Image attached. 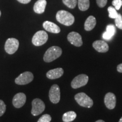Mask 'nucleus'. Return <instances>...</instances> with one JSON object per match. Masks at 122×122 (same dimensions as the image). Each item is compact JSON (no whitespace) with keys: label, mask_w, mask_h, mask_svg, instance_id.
I'll return each mask as SVG.
<instances>
[{"label":"nucleus","mask_w":122,"mask_h":122,"mask_svg":"<svg viewBox=\"0 0 122 122\" xmlns=\"http://www.w3.org/2000/svg\"><path fill=\"white\" fill-rule=\"evenodd\" d=\"M56 19L59 23L66 26H70L75 22L74 15L65 10H60L58 11L56 14Z\"/></svg>","instance_id":"1"},{"label":"nucleus","mask_w":122,"mask_h":122,"mask_svg":"<svg viewBox=\"0 0 122 122\" xmlns=\"http://www.w3.org/2000/svg\"><path fill=\"white\" fill-rule=\"evenodd\" d=\"M62 53V49L59 46H53L46 50L44 56V60L45 62L49 63L59 58Z\"/></svg>","instance_id":"2"},{"label":"nucleus","mask_w":122,"mask_h":122,"mask_svg":"<svg viewBox=\"0 0 122 122\" xmlns=\"http://www.w3.org/2000/svg\"><path fill=\"white\" fill-rule=\"evenodd\" d=\"M75 100L81 106L91 108L93 105V101L84 93H79L75 96Z\"/></svg>","instance_id":"3"},{"label":"nucleus","mask_w":122,"mask_h":122,"mask_svg":"<svg viewBox=\"0 0 122 122\" xmlns=\"http://www.w3.org/2000/svg\"><path fill=\"white\" fill-rule=\"evenodd\" d=\"M48 40V35L44 30H39L33 36L32 42L33 45L39 46L44 45Z\"/></svg>","instance_id":"4"},{"label":"nucleus","mask_w":122,"mask_h":122,"mask_svg":"<svg viewBox=\"0 0 122 122\" xmlns=\"http://www.w3.org/2000/svg\"><path fill=\"white\" fill-rule=\"evenodd\" d=\"M19 41L15 38H10L6 41L5 45V49L7 53L13 54L17 51L19 48Z\"/></svg>","instance_id":"5"},{"label":"nucleus","mask_w":122,"mask_h":122,"mask_svg":"<svg viewBox=\"0 0 122 122\" xmlns=\"http://www.w3.org/2000/svg\"><path fill=\"white\" fill-rule=\"evenodd\" d=\"M32 108L31 113L33 116H37L41 114L45 109V105L44 102L39 98H35L32 102Z\"/></svg>","instance_id":"6"},{"label":"nucleus","mask_w":122,"mask_h":122,"mask_svg":"<svg viewBox=\"0 0 122 122\" xmlns=\"http://www.w3.org/2000/svg\"><path fill=\"white\" fill-rule=\"evenodd\" d=\"M88 80H89V77L86 75H79L72 80L71 84V86L74 89L80 88L81 86H85L88 83Z\"/></svg>","instance_id":"7"},{"label":"nucleus","mask_w":122,"mask_h":122,"mask_svg":"<svg viewBox=\"0 0 122 122\" xmlns=\"http://www.w3.org/2000/svg\"><path fill=\"white\" fill-rule=\"evenodd\" d=\"M33 79V75L30 72H24L21 74L16 77L15 80V82L18 85H25L29 84Z\"/></svg>","instance_id":"8"},{"label":"nucleus","mask_w":122,"mask_h":122,"mask_svg":"<svg viewBox=\"0 0 122 122\" xmlns=\"http://www.w3.org/2000/svg\"><path fill=\"white\" fill-rule=\"evenodd\" d=\"M50 101L53 103H58L60 101V89L57 84H54L51 86L49 91Z\"/></svg>","instance_id":"9"},{"label":"nucleus","mask_w":122,"mask_h":122,"mask_svg":"<svg viewBox=\"0 0 122 122\" xmlns=\"http://www.w3.org/2000/svg\"><path fill=\"white\" fill-rule=\"evenodd\" d=\"M67 40L70 43L77 47L83 45V41L81 35L76 32H71L67 36Z\"/></svg>","instance_id":"10"},{"label":"nucleus","mask_w":122,"mask_h":122,"mask_svg":"<svg viewBox=\"0 0 122 122\" xmlns=\"http://www.w3.org/2000/svg\"><path fill=\"white\" fill-rule=\"evenodd\" d=\"M104 102L106 107L110 110H112L115 108L117 103V99L115 94L112 93H107L105 95Z\"/></svg>","instance_id":"11"},{"label":"nucleus","mask_w":122,"mask_h":122,"mask_svg":"<svg viewBox=\"0 0 122 122\" xmlns=\"http://www.w3.org/2000/svg\"><path fill=\"white\" fill-rule=\"evenodd\" d=\"M26 96L23 93H19L15 94L13 100V104L16 108H20L25 104Z\"/></svg>","instance_id":"12"},{"label":"nucleus","mask_w":122,"mask_h":122,"mask_svg":"<svg viewBox=\"0 0 122 122\" xmlns=\"http://www.w3.org/2000/svg\"><path fill=\"white\" fill-rule=\"evenodd\" d=\"M93 47L96 51L100 53H106L109 49L108 44L102 40L95 41L93 43Z\"/></svg>","instance_id":"13"},{"label":"nucleus","mask_w":122,"mask_h":122,"mask_svg":"<svg viewBox=\"0 0 122 122\" xmlns=\"http://www.w3.org/2000/svg\"><path fill=\"white\" fill-rule=\"evenodd\" d=\"M43 27L46 30L53 33H58L61 32V29L57 24L54 23L45 21L43 23Z\"/></svg>","instance_id":"14"},{"label":"nucleus","mask_w":122,"mask_h":122,"mask_svg":"<svg viewBox=\"0 0 122 122\" xmlns=\"http://www.w3.org/2000/svg\"><path fill=\"white\" fill-rule=\"evenodd\" d=\"M64 71L62 68H57L49 71L46 74V77L49 79H56L63 75Z\"/></svg>","instance_id":"15"},{"label":"nucleus","mask_w":122,"mask_h":122,"mask_svg":"<svg viewBox=\"0 0 122 122\" xmlns=\"http://www.w3.org/2000/svg\"><path fill=\"white\" fill-rule=\"evenodd\" d=\"M46 4V0H38L34 5L33 10L37 14H42L45 11Z\"/></svg>","instance_id":"16"},{"label":"nucleus","mask_w":122,"mask_h":122,"mask_svg":"<svg viewBox=\"0 0 122 122\" xmlns=\"http://www.w3.org/2000/svg\"><path fill=\"white\" fill-rule=\"evenodd\" d=\"M116 32L115 27L114 25L110 24L108 25L106 27V30L105 32L103 33L102 35V37L103 39L106 40H110L112 39L114 35Z\"/></svg>","instance_id":"17"},{"label":"nucleus","mask_w":122,"mask_h":122,"mask_svg":"<svg viewBox=\"0 0 122 122\" xmlns=\"http://www.w3.org/2000/svg\"><path fill=\"white\" fill-rule=\"evenodd\" d=\"M96 25V19L93 16H89L84 24V29L86 31H90L92 30Z\"/></svg>","instance_id":"18"},{"label":"nucleus","mask_w":122,"mask_h":122,"mask_svg":"<svg viewBox=\"0 0 122 122\" xmlns=\"http://www.w3.org/2000/svg\"><path fill=\"white\" fill-rule=\"evenodd\" d=\"M76 112L73 111H68L63 115L62 120L64 122H71L74 121L76 118Z\"/></svg>","instance_id":"19"},{"label":"nucleus","mask_w":122,"mask_h":122,"mask_svg":"<svg viewBox=\"0 0 122 122\" xmlns=\"http://www.w3.org/2000/svg\"><path fill=\"white\" fill-rule=\"evenodd\" d=\"M78 7L81 11H86L90 6L89 0H78Z\"/></svg>","instance_id":"20"},{"label":"nucleus","mask_w":122,"mask_h":122,"mask_svg":"<svg viewBox=\"0 0 122 122\" xmlns=\"http://www.w3.org/2000/svg\"><path fill=\"white\" fill-rule=\"evenodd\" d=\"M63 4L70 9H74L77 4V0H62Z\"/></svg>","instance_id":"21"},{"label":"nucleus","mask_w":122,"mask_h":122,"mask_svg":"<svg viewBox=\"0 0 122 122\" xmlns=\"http://www.w3.org/2000/svg\"><path fill=\"white\" fill-rule=\"evenodd\" d=\"M108 11L109 13V17L112 19H115L118 16V13H117V10L112 6H110L108 7Z\"/></svg>","instance_id":"22"},{"label":"nucleus","mask_w":122,"mask_h":122,"mask_svg":"<svg viewBox=\"0 0 122 122\" xmlns=\"http://www.w3.org/2000/svg\"><path fill=\"white\" fill-rule=\"evenodd\" d=\"M115 23L116 26L122 30V16L120 14H118V16L115 19Z\"/></svg>","instance_id":"23"},{"label":"nucleus","mask_w":122,"mask_h":122,"mask_svg":"<svg viewBox=\"0 0 122 122\" xmlns=\"http://www.w3.org/2000/svg\"><path fill=\"white\" fill-rule=\"evenodd\" d=\"M51 120V117L49 114H44L38 120L37 122H50Z\"/></svg>","instance_id":"24"},{"label":"nucleus","mask_w":122,"mask_h":122,"mask_svg":"<svg viewBox=\"0 0 122 122\" xmlns=\"http://www.w3.org/2000/svg\"><path fill=\"white\" fill-rule=\"evenodd\" d=\"M112 4L116 10H119L122 6V0H113Z\"/></svg>","instance_id":"25"},{"label":"nucleus","mask_w":122,"mask_h":122,"mask_svg":"<svg viewBox=\"0 0 122 122\" xmlns=\"http://www.w3.org/2000/svg\"><path fill=\"white\" fill-rule=\"evenodd\" d=\"M6 109V105L5 104L4 102L0 100V117L4 115Z\"/></svg>","instance_id":"26"},{"label":"nucleus","mask_w":122,"mask_h":122,"mask_svg":"<svg viewBox=\"0 0 122 122\" xmlns=\"http://www.w3.org/2000/svg\"><path fill=\"white\" fill-rule=\"evenodd\" d=\"M96 2L100 7H103L106 6L107 0H96Z\"/></svg>","instance_id":"27"},{"label":"nucleus","mask_w":122,"mask_h":122,"mask_svg":"<svg viewBox=\"0 0 122 122\" xmlns=\"http://www.w3.org/2000/svg\"><path fill=\"white\" fill-rule=\"evenodd\" d=\"M17 1L18 2L22 3V4H28L29 2H30L31 0H17Z\"/></svg>","instance_id":"28"},{"label":"nucleus","mask_w":122,"mask_h":122,"mask_svg":"<svg viewBox=\"0 0 122 122\" xmlns=\"http://www.w3.org/2000/svg\"><path fill=\"white\" fill-rule=\"evenodd\" d=\"M117 71L119 72L122 73V63L119 64L118 66H117Z\"/></svg>","instance_id":"29"},{"label":"nucleus","mask_w":122,"mask_h":122,"mask_svg":"<svg viewBox=\"0 0 122 122\" xmlns=\"http://www.w3.org/2000/svg\"><path fill=\"white\" fill-rule=\"evenodd\" d=\"M96 122H104L102 120H97Z\"/></svg>","instance_id":"30"},{"label":"nucleus","mask_w":122,"mask_h":122,"mask_svg":"<svg viewBox=\"0 0 122 122\" xmlns=\"http://www.w3.org/2000/svg\"><path fill=\"white\" fill-rule=\"evenodd\" d=\"M119 122H122V117L120 119V120H119Z\"/></svg>","instance_id":"31"},{"label":"nucleus","mask_w":122,"mask_h":122,"mask_svg":"<svg viewBox=\"0 0 122 122\" xmlns=\"http://www.w3.org/2000/svg\"><path fill=\"white\" fill-rule=\"evenodd\" d=\"M1 12L0 11V16H1Z\"/></svg>","instance_id":"32"}]
</instances>
